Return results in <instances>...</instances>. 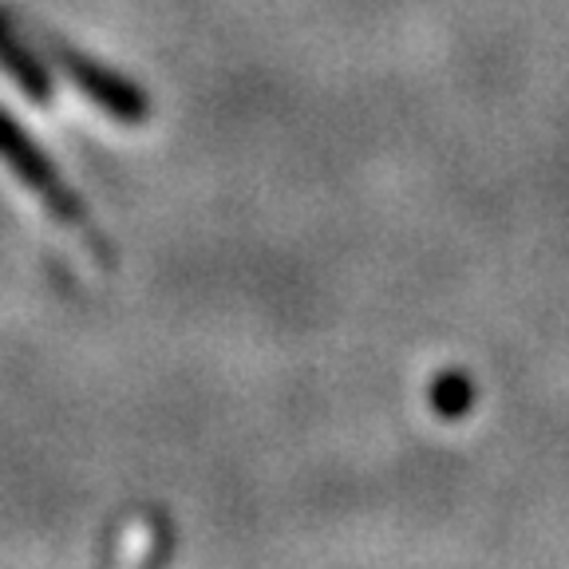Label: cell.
I'll use <instances>...</instances> for the list:
<instances>
[{"instance_id":"obj_1","label":"cell","mask_w":569,"mask_h":569,"mask_svg":"<svg viewBox=\"0 0 569 569\" xmlns=\"http://www.w3.org/2000/svg\"><path fill=\"white\" fill-rule=\"evenodd\" d=\"M0 162L24 182L28 194L40 198V206L52 213L56 226H63V230H71L76 238H83V246L91 249V258H96L99 266H107V269L119 266L116 241L99 230L88 202L76 194V187L56 170V162L48 159L44 147L36 139H28L24 127H20L9 111H0Z\"/></svg>"},{"instance_id":"obj_2","label":"cell","mask_w":569,"mask_h":569,"mask_svg":"<svg viewBox=\"0 0 569 569\" xmlns=\"http://www.w3.org/2000/svg\"><path fill=\"white\" fill-rule=\"evenodd\" d=\"M17 24L28 40H36V44L44 48L48 63L60 71L63 80L80 91L88 103H96L103 116H111L116 123H127V127H139L151 119V96H147L134 80L103 68L99 60H91V56L80 52V48H71L68 40H60V36L48 32V28L36 24V20H17Z\"/></svg>"},{"instance_id":"obj_3","label":"cell","mask_w":569,"mask_h":569,"mask_svg":"<svg viewBox=\"0 0 569 569\" xmlns=\"http://www.w3.org/2000/svg\"><path fill=\"white\" fill-rule=\"evenodd\" d=\"M0 71H4L36 107H52V76H48V63H40V56L32 52V40H28L17 20L4 17V12H0Z\"/></svg>"},{"instance_id":"obj_4","label":"cell","mask_w":569,"mask_h":569,"mask_svg":"<svg viewBox=\"0 0 569 569\" xmlns=\"http://www.w3.org/2000/svg\"><path fill=\"white\" fill-rule=\"evenodd\" d=\"M471 400H475V388L462 372L436 376V383H431V408L447 419H459L462 411L471 408Z\"/></svg>"}]
</instances>
